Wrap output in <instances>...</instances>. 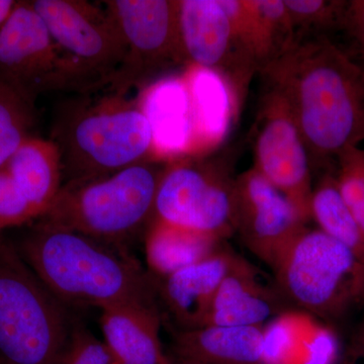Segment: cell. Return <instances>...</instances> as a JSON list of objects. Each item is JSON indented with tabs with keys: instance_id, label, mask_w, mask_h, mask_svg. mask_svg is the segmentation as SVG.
Returning a JSON list of instances; mask_svg holds the SVG:
<instances>
[{
	"instance_id": "6da1fadb",
	"label": "cell",
	"mask_w": 364,
	"mask_h": 364,
	"mask_svg": "<svg viewBox=\"0 0 364 364\" xmlns=\"http://www.w3.org/2000/svg\"><path fill=\"white\" fill-rule=\"evenodd\" d=\"M259 74L289 105L313 169L364 140V71L330 38L294 43Z\"/></svg>"
},
{
	"instance_id": "7a4b0ae2",
	"label": "cell",
	"mask_w": 364,
	"mask_h": 364,
	"mask_svg": "<svg viewBox=\"0 0 364 364\" xmlns=\"http://www.w3.org/2000/svg\"><path fill=\"white\" fill-rule=\"evenodd\" d=\"M35 222L13 244L67 308L104 310L123 304H155L153 280L126 250L77 232Z\"/></svg>"
},
{
	"instance_id": "3957f363",
	"label": "cell",
	"mask_w": 364,
	"mask_h": 364,
	"mask_svg": "<svg viewBox=\"0 0 364 364\" xmlns=\"http://www.w3.org/2000/svg\"><path fill=\"white\" fill-rule=\"evenodd\" d=\"M85 95L64 105L53 127L65 183L155 161L152 130L136 98L111 90Z\"/></svg>"
},
{
	"instance_id": "277c9868",
	"label": "cell",
	"mask_w": 364,
	"mask_h": 364,
	"mask_svg": "<svg viewBox=\"0 0 364 364\" xmlns=\"http://www.w3.org/2000/svg\"><path fill=\"white\" fill-rule=\"evenodd\" d=\"M165 164L145 161L107 176L66 182L51 208L37 221L124 250L145 236L154 219Z\"/></svg>"
},
{
	"instance_id": "5b68a950",
	"label": "cell",
	"mask_w": 364,
	"mask_h": 364,
	"mask_svg": "<svg viewBox=\"0 0 364 364\" xmlns=\"http://www.w3.org/2000/svg\"><path fill=\"white\" fill-rule=\"evenodd\" d=\"M74 322L0 235V364H60Z\"/></svg>"
},
{
	"instance_id": "8992f818",
	"label": "cell",
	"mask_w": 364,
	"mask_h": 364,
	"mask_svg": "<svg viewBox=\"0 0 364 364\" xmlns=\"http://www.w3.org/2000/svg\"><path fill=\"white\" fill-rule=\"evenodd\" d=\"M273 272L287 303L315 317H339L364 301L363 263L318 229L299 235Z\"/></svg>"
},
{
	"instance_id": "52a82bcc",
	"label": "cell",
	"mask_w": 364,
	"mask_h": 364,
	"mask_svg": "<svg viewBox=\"0 0 364 364\" xmlns=\"http://www.w3.org/2000/svg\"><path fill=\"white\" fill-rule=\"evenodd\" d=\"M0 78L36 104L51 91L92 92L97 83L53 39L31 1H18L0 28Z\"/></svg>"
},
{
	"instance_id": "ba28073f",
	"label": "cell",
	"mask_w": 364,
	"mask_h": 364,
	"mask_svg": "<svg viewBox=\"0 0 364 364\" xmlns=\"http://www.w3.org/2000/svg\"><path fill=\"white\" fill-rule=\"evenodd\" d=\"M104 6L121 31L127 53L109 90L127 95L167 72L188 66L182 48L177 0H107Z\"/></svg>"
},
{
	"instance_id": "9c48e42d",
	"label": "cell",
	"mask_w": 364,
	"mask_h": 364,
	"mask_svg": "<svg viewBox=\"0 0 364 364\" xmlns=\"http://www.w3.org/2000/svg\"><path fill=\"white\" fill-rule=\"evenodd\" d=\"M235 186L224 163L205 155L172 160L160 177L154 219L225 240L234 233Z\"/></svg>"
},
{
	"instance_id": "30bf717a",
	"label": "cell",
	"mask_w": 364,
	"mask_h": 364,
	"mask_svg": "<svg viewBox=\"0 0 364 364\" xmlns=\"http://www.w3.org/2000/svg\"><path fill=\"white\" fill-rule=\"evenodd\" d=\"M264 85L253 128V168L311 220L310 155L286 100Z\"/></svg>"
},
{
	"instance_id": "8fae6325",
	"label": "cell",
	"mask_w": 364,
	"mask_h": 364,
	"mask_svg": "<svg viewBox=\"0 0 364 364\" xmlns=\"http://www.w3.org/2000/svg\"><path fill=\"white\" fill-rule=\"evenodd\" d=\"M53 39L75 59L98 87L107 85L123 63L127 46L105 7L85 0L31 1Z\"/></svg>"
},
{
	"instance_id": "7c38bea8",
	"label": "cell",
	"mask_w": 364,
	"mask_h": 364,
	"mask_svg": "<svg viewBox=\"0 0 364 364\" xmlns=\"http://www.w3.org/2000/svg\"><path fill=\"white\" fill-rule=\"evenodd\" d=\"M306 223L294 203L253 167L236 177L234 233L272 270Z\"/></svg>"
},
{
	"instance_id": "4fadbf2b",
	"label": "cell",
	"mask_w": 364,
	"mask_h": 364,
	"mask_svg": "<svg viewBox=\"0 0 364 364\" xmlns=\"http://www.w3.org/2000/svg\"><path fill=\"white\" fill-rule=\"evenodd\" d=\"M178 23L188 65L221 72L242 97L256 72L239 49L221 0H178Z\"/></svg>"
},
{
	"instance_id": "5bb4252c",
	"label": "cell",
	"mask_w": 364,
	"mask_h": 364,
	"mask_svg": "<svg viewBox=\"0 0 364 364\" xmlns=\"http://www.w3.org/2000/svg\"><path fill=\"white\" fill-rule=\"evenodd\" d=\"M136 100L152 130L155 161L196 156L193 105L183 72L153 81Z\"/></svg>"
},
{
	"instance_id": "9a60e30c",
	"label": "cell",
	"mask_w": 364,
	"mask_h": 364,
	"mask_svg": "<svg viewBox=\"0 0 364 364\" xmlns=\"http://www.w3.org/2000/svg\"><path fill=\"white\" fill-rule=\"evenodd\" d=\"M277 286L265 284L251 263L237 255L215 294L205 326L263 327L289 310Z\"/></svg>"
},
{
	"instance_id": "2e32d148",
	"label": "cell",
	"mask_w": 364,
	"mask_h": 364,
	"mask_svg": "<svg viewBox=\"0 0 364 364\" xmlns=\"http://www.w3.org/2000/svg\"><path fill=\"white\" fill-rule=\"evenodd\" d=\"M237 254L220 248L195 264L163 277L161 296L181 330L205 327L215 294Z\"/></svg>"
},
{
	"instance_id": "e0dca14e",
	"label": "cell",
	"mask_w": 364,
	"mask_h": 364,
	"mask_svg": "<svg viewBox=\"0 0 364 364\" xmlns=\"http://www.w3.org/2000/svg\"><path fill=\"white\" fill-rule=\"evenodd\" d=\"M182 72L193 105L196 156H203L226 140L241 95L221 72L193 64L184 67Z\"/></svg>"
},
{
	"instance_id": "ac0fdd59",
	"label": "cell",
	"mask_w": 364,
	"mask_h": 364,
	"mask_svg": "<svg viewBox=\"0 0 364 364\" xmlns=\"http://www.w3.org/2000/svg\"><path fill=\"white\" fill-rule=\"evenodd\" d=\"M263 331L267 364H335L338 358L335 333L303 311L280 314Z\"/></svg>"
},
{
	"instance_id": "d6986e66",
	"label": "cell",
	"mask_w": 364,
	"mask_h": 364,
	"mask_svg": "<svg viewBox=\"0 0 364 364\" xmlns=\"http://www.w3.org/2000/svg\"><path fill=\"white\" fill-rule=\"evenodd\" d=\"M102 311L104 343L117 364H164L156 304H123Z\"/></svg>"
},
{
	"instance_id": "ffe728a7",
	"label": "cell",
	"mask_w": 364,
	"mask_h": 364,
	"mask_svg": "<svg viewBox=\"0 0 364 364\" xmlns=\"http://www.w3.org/2000/svg\"><path fill=\"white\" fill-rule=\"evenodd\" d=\"M173 350L198 364H267L263 327L205 326L174 335Z\"/></svg>"
},
{
	"instance_id": "44dd1931",
	"label": "cell",
	"mask_w": 364,
	"mask_h": 364,
	"mask_svg": "<svg viewBox=\"0 0 364 364\" xmlns=\"http://www.w3.org/2000/svg\"><path fill=\"white\" fill-rule=\"evenodd\" d=\"M4 168L40 219L51 208L63 184L57 146L51 140L31 136L9 158Z\"/></svg>"
},
{
	"instance_id": "7402d4cb",
	"label": "cell",
	"mask_w": 364,
	"mask_h": 364,
	"mask_svg": "<svg viewBox=\"0 0 364 364\" xmlns=\"http://www.w3.org/2000/svg\"><path fill=\"white\" fill-rule=\"evenodd\" d=\"M221 239L188 228L153 219L145 235V252L151 272L166 277L205 259L222 247Z\"/></svg>"
},
{
	"instance_id": "603a6c76",
	"label": "cell",
	"mask_w": 364,
	"mask_h": 364,
	"mask_svg": "<svg viewBox=\"0 0 364 364\" xmlns=\"http://www.w3.org/2000/svg\"><path fill=\"white\" fill-rule=\"evenodd\" d=\"M321 171L322 176L313 186L311 219L318 230L350 249L364 264V232L340 193L334 165Z\"/></svg>"
},
{
	"instance_id": "cb8c5ba5",
	"label": "cell",
	"mask_w": 364,
	"mask_h": 364,
	"mask_svg": "<svg viewBox=\"0 0 364 364\" xmlns=\"http://www.w3.org/2000/svg\"><path fill=\"white\" fill-rule=\"evenodd\" d=\"M35 124V104L0 78V169L33 136Z\"/></svg>"
},
{
	"instance_id": "d4e9b609",
	"label": "cell",
	"mask_w": 364,
	"mask_h": 364,
	"mask_svg": "<svg viewBox=\"0 0 364 364\" xmlns=\"http://www.w3.org/2000/svg\"><path fill=\"white\" fill-rule=\"evenodd\" d=\"M293 26L294 43L336 32L346 0H284Z\"/></svg>"
},
{
	"instance_id": "484cf974",
	"label": "cell",
	"mask_w": 364,
	"mask_h": 364,
	"mask_svg": "<svg viewBox=\"0 0 364 364\" xmlns=\"http://www.w3.org/2000/svg\"><path fill=\"white\" fill-rule=\"evenodd\" d=\"M334 174L345 203L364 232V150H342L335 157Z\"/></svg>"
},
{
	"instance_id": "4316f807",
	"label": "cell",
	"mask_w": 364,
	"mask_h": 364,
	"mask_svg": "<svg viewBox=\"0 0 364 364\" xmlns=\"http://www.w3.org/2000/svg\"><path fill=\"white\" fill-rule=\"evenodd\" d=\"M335 43L349 59L364 71V0H346Z\"/></svg>"
},
{
	"instance_id": "83f0119b",
	"label": "cell",
	"mask_w": 364,
	"mask_h": 364,
	"mask_svg": "<svg viewBox=\"0 0 364 364\" xmlns=\"http://www.w3.org/2000/svg\"><path fill=\"white\" fill-rule=\"evenodd\" d=\"M37 220L30 203L21 195L6 169H0V235Z\"/></svg>"
},
{
	"instance_id": "f1b7e54d",
	"label": "cell",
	"mask_w": 364,
	"mask_h": 364,
	"mask_svg": "<svg viewBox=\"0 0 364 364\" xmlns=\"http://www.w3.org/2000/svg\"><path fill=\"white\" fill-rule=\"evenodd\" d=\"M60 364H117L104 341L98 340L77 320Z\"/></svg>"
},
{
	"instance_id": "f546056e",
	"label": "cell",
	"mask_w": 364,
	"mask_h": 364,
	"mask_svg": "<svg viewBox=\"0 0 364 364\" xmlns=\"http://www.w3.org/2000/svg\"><path fill=\"white\" fill-rule=\"evenodd\" d=\"M16 4V1L13 0H0V28L9 20Z\"/></svg>"
},
{
	"instance_id": "4dcf8cb0",
	"label": "cell",
	"mask_w": 364,
	"mask_h": 364,
	"mask_svg": "<svg viewBox=\"0 0 364 364\" xmlns=\"http://www.w3.org/2000/svg\"><path fill=\"white\" fill-rule=\"evenodd\" d=\"M164 364H198L195 363H191V361L182 360V359H178L176 361L167 360Z\"/></svg>"
}]
</instances>
